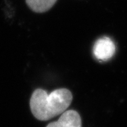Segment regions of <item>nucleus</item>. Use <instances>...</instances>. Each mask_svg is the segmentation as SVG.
<instances>
[{"label": "nucleus", "instance_id": "nucleus-1", "mask_svg": "<svg viewBox=\"0 0 127 127\" xmlns=\"http://www.w3.org/2000/svg\"><path fill=\"white\" fill-rule=\"evenodd\" d=\"M72 92L62 88L48 94L46 90L37 89L30 99V107L33 116L39 121H48L66 111L72 101Z\"/></svg>", "mask_w": 127, "mask_h": 127}, {"label": "nucleus", "instance_id": "nucleus-2", "mask_svg": "<svg viewBox=\"0 0 127 127\" xmlns=\"http://www.w3.org/2000/svg\"><path fill=\"white\" fill-rule=\"evenodd\" d=\"M116 52V46L111 39L103 37L95 41L93 47L94 56L99 61H106L113 57Z\"/></svg>", "mask_w": 127, "mask_h": 127}, {"label": "nucleus", "instance_id": "nucleus-3", "mask_svg": "<svg viewBox=\"0 0 127 127\" xmlns=\"http://www.w3.org/2000/svg\"><path fill=\"white\" fill-rule=\"evenodd\" d=\"M46 127H82L81 118L77 111L70 110L64 112L58 121L50 123Z\"/></svg>", "mask_w": 127, "mask_h": 127}, {"label": "nucleus", "instance_id": "nucleus-4", "mask_svg": "<svg viewBox=\"0 0 127 127\" xmlns=\"http://www.w3.org/2000/svg\"><path fill=\"white\" fill-rule=\"evenodd\" d=\"M58 0H26L28 6L36 13H43L48 11Z\"/></svg>", "mask_w": 127, "mask_h": 127}]
</instances>
